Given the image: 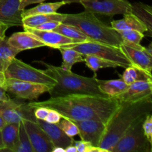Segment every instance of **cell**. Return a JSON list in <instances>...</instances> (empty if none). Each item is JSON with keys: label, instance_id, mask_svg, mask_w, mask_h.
<instances>
[{"label": "cell", "instance_id": "obj_1", "mask_svg": "<svg viewBox=\"0 0 152 152\" xmlns=\"http://www.w3.org/2000/svg\"><path fill=\"white\" fill-rule=\"evenodd\" d=\"M28 104L34 108L44 106L54 109L62 117L71 120H95L107 124L120 105V101L99 95L71 94Z\"/></svg>", "mask_w": 152, "mask_h": 152}, {"label": "cell", "instance_id": "obj_2", "mask_svg": "<svg viewBox=\"0 0 152 152\" xmlns=\"http://www.w3.org/2000/svg\"><path fill=\"white\" fill-rule=\"evenodd\" d=\"M151 111L152 97L137 102H120L119 107L107 123L99 147L110 152L137 119L151 114Z\"/></svg>", "mask_w": 152, "mask_h": 152}, {"label": "cell", "instance_id": "obj_3", "mask_svg": "<svg viewBox=\"0 0 152 152\" xmlns=\"http://www.w3.org/2000/svg\"><path fill=\"white\" fill-rule=\"evenodd\" d=\"M46 67L45 72L56 80L48 93L50 97H59L71 94H92L107 96L100 91L96 74L93 77L78 75L71 71H65L61 67L42 62Z\"/></svg>", "mask_w": 152, "mask_h": 152}, {"label": "cell", "instance_id": "obj_4", "mask_svg": "<svg viewBox=\"0 0 152 152\" xmlns=\"http://www.w3.org/2000/svg\"><path fill=\"white\" fill-rule=\"evenodd\" d=\"M62 22L77 27L91 41L120 47L123 39L119 33L99 20L94 13L85 10L79 13H65Z\"/></svg>", "mask_w": 152, "mask_h": 152}, {"label": "cell", "instance_id": "obj_5", "mask_svg": "<svg viewBox=\"0 0 152 152\" xmlns=\"http://www.w3.org/2000/svg\"><path fill=\"white\" fill-rule=\"evenodd\" d=\"M62 48H72L83 55H92L118 64L122 68H127L132 65L120 47L105 44L95 41H87L84 42L67 45Z\"/></svg>", "mask_w": 152, "mask_h": 152}, {"label": "cell", "instance_id": "obj_6", "mask_svg": "<svg viewBox=\"0 0 152 152\" xmlns=\"http://www.w3.org/2000/svg\"><path fill=\"white\" fill-rule=\"evenodd\" d=\"M146 116L137 119L110 152H151L152 144L145 136L142 129Z\"/></svg>", "mask_w": 152, "mask_h": 152}, {"label": "cell", "instance_id": "obj_7", "mask_svg": "<svg viewBox=\"0 0 152 152\" xmlns=\"http://www.w3.org/2000/svg\"><path fill=\"white\" fill-rule=\"evenodd\" d=\"M4 74L6 79H13L49 86H53L56 83V80L44 71L37 69L16 57L13 58Z\"/></svg>", "mask_w": 152, "mask_h": 152}, {"label": "cell", "instance_id": "obj_8", "mask_svg": "<svg viewBox=\"0 0 152 152\" xmlns=\"http://www.w3.org/2000/svg\"><path fill=\"white\" fill-rule=\"evenodd\" d=\"M80 4L86 11L110 17L132 11V3L128 0H80Z\"/></svg>", "mask_w": 152, "mask_h": 152}, {"label": "cell", "instance_id": "obj_9", "mask_svg": "<svg viewBox=\"0 0 152 152\" xmlns=\"http://www.w3.org/2000/svg\"><path fill=\"white\" fill-rule=\"evenodd\" d=\"M0 116L6 123H19L23 120L37 121L34 108L19 99L0 102Z\"/></svg>", "mask_w": 152, "mask_h": 152}, {"label": "cell", "instance_id": "obj_10", "mask_svg": "<svg viewBox=\"0 0 152 152\" xmlns=\"http://www.w3.org/2000/svg\"><path fill=\"white\" fill-rule=\"evenodd\" d=\"M52 86L43 84L21 81L13 79H6L5 89L7 93L14 96L16 99L33 101L39 96L48 92Z\"/></svg>", "mask_w": 152, "mask_h": 152}, {"label": "cell", "instance_id": "obj_11", "mask_svg": "<svg viewBox=\"0 0 152 152\" xmlns=\"http://www.w3.org/2000/svg\"><path fill=\"white\" fill-rule=\"evenodd\" d=\"M34 152H52L53 145L37 121L22 120Z\"/></svg>", "mask_w": 152, "mask_h": 152}, {"label": "cell", "instance_id": "obj_12", "mask_svg": "<svg viewBox=\"0 0 152 152\" xmlns=\"http://www.w3.org/2000/svg\"><path fill=\"white\" fill-rule=\"evenodd\" d=\"M73 121L78 128V135L82 140L90 142L94 146H99L103 137L106 124L95 120Z\"/></svg>", "mask_w": 152, "mask_h": 152}, {"label": "cell", "instance_id": "obj_13", "mask_svg": "<svg viewBox=\"0 0 152 152\" xmlns=\"http://www.w3.org/2000/svg\"><path fill=\"white\" fill-rule=\"evenodd\" d=\"M19 0H0V22L8 28L22 26V13Z\"/></svg>", "mask_w": 152, "mask_h": 152}, {"label": "cell", "instance_id": "obj_14", "mask_svg": "<svg viewBox=\"0 0 152 152\" xmlns=\"http://www.w3.org/2000/svg\"><path fill=\"white\" fill-rule=\"evenodd\" d=\"M152 97V81H138L129 85L125 91L116 96L120 102H137Z\"/></svg>", "mask_w": 152, "mask_h": 152}, {"label": "cell", "instance_id": "obj_15", "mask_svg": "<svg viewBox=\"0 0 152 152\" xmlns=\"http://www.w3.org/2000/svg\"><path fill=\"white\" fill-rule=\"evenodd\" d=\"M23 28L25 31L34 35L48 47L58 49L64 45L77 43L74 40L53 31H41V30L36 29L34 28H28V27H23Z\"/></svg>", "mask_w": 152, "mask_h": 152}, {"label": "cell", "instance_id": "obj_16", "mask_svg": "<svg viewBox=\"0 0 152 152\" xmlns=\"http://www.w3.org/2000/svg\"><path fill=\"white\" fill-rule=\"evenodd\" d=\"M120 48L126 57L129 59L132 65L139 67L151 74L152 54L148 51L146 48L137 49L124 44L120 45Z\"/></svg>", "mask_w": 152, "mask_h": 152}, {"label": "cell", "instance_id": "obj_17", "mask_svg": "<svg viewBox=\"0 0 152 152\" xmlns=\"http://www.w3.org/2000/svg\"><path fill=\"white\" fill-rule=\"evenodd\" d=\"M37 123L47 134L53 147H62L65 148L74 144V140L73 137H71L65 134L58 124H51L41 120H37Z\"/></svg>", "mask_w": 152, "mask_h": 152}, {"label": "cell", "instance_id": "obj_18", "mask_svg": "<svg viewBox=\"0 0 152 152\" xmlns=\"http://www.w3.org/2000/svg\"><path fill=\"white\" fill-rule=\"evenodd\" d=\"M7 41L10 45L19 50L20 52L45 46L42 42L27 31L14 33L9 38H7Z\"/></svg>", "mask_w": 152, "mask_h": 152}, {"label": "cell", "instance_id": "obj_19", "mask_svg": "<svg viewBox=\"0 0 152 152\" xmlns=\"http://www.w3.org/2000/svg\"><path fill=\"white\" fill-rule=\"evenodd\" d=\"M111 27L117 31L123 30H134L142 34L148 33L146 26L132 13L125 14L123 19L112 21L111 22ZM146 35L148 36V34Z\"/></svg>", "mask_w": 152, "mask_h": 152}, {"label": "cell", "instance_id": "obj_20", "mask_svg": "<svg viewBox=\"0 0 152 152\" xmlns=\"http://www.w3.org/2000/svg\"><path fill=\"white\" fill-rule=\"evenodd\" d=\"M129 85L122 79L120 80H98V86L103 94L111 98H115L126 90Z\"/></svg>", "mask_w": 152, "mask_h": 152}, {"label": "cell", "instance_id": "obj_21", "mask_svg": "<svg viewBox=\"0 0 152 152\" xmlns=\"http://www.w3.org/2000/svg\"><path fill=\"white\" fill-rule=\"evenodd\" d=\"M19 123H6L1 129V138L4 147L11 152H15L18 142Z\"/></svg>", "mask_w": 152, "mask_h": 152}, {"label": "cell", "instance_id": "obj_22", "mask_svg": "<svg viewBox=\"0 0 152 152\" xmlns=\"http://www.w3.org/2000/svg\"><path fill=\"white\" fill-rule=\"evenodd\" d=\"M131 13L137 17L148 29V36L151 37L152 33V8L150 5L142 2L132 3Z\"/></svg>", "mask_w": 152, "mask_h": 152}, {"label": "cell", "instance_id": "obj_23", "mask_svg": "<svg viewBox=\"0 0 152 152\" xmlns=\"http://www.w3.org/2000/svg\"><path fill=\"white\" fill-rule=\"evenodd\" d=\"M19 50L9 44L6 36L0 39V72L4 73Z\"/></svg>", "mask_w": 152, "mask_h": 152}, {"label": "cell", "instance_id": "obj_24", "mask_svg": "<svg viewBox=\"0 0 152 152\" xmlns=\"http://www.w3.org/2000/svg\"><path fill=\"white\" fill-rule=\"evenodd\" d=\"M125 71L121 75V79L127 85L138 81H152V75L145 70L131 65L125 68Z\"/></svg>", "mask_w": 152, "mask_h": 152}, {"label": "cell", "instance_id": "obj_25", "mask_svg": "<svg viewBox=\"0 0 152 152\" xmlns=\"http://www.w3.org/2000/svg\"><path fill=\"white\" fill-rule=\"evenodd\" d=\"M65 18V13L56 12L48 14H34L22 18V27L35 28L43 22L48 21H58L62 22Z\"/></svg>", "mask_w": 152, "mask_h": 152}, {"label": "cell", "instance_id": "obj_26", "mask_svg": "<svg viewBox=\"0 0 152 152\" xmlns=\"http://www.w3.org/2000/svg\"><path fill=\"white\" fill-rule=\"evenodd\" d=\"M58 49L62 57V63L60 67L65 71H71L76 63L84 62V55L72 48H59Z\"/></svg>", "mask_w": 152, "mask_h": 152}, {"label": "cell", "instance_id": "obj_27", "mask_svg": "<svg viewBox=\"0 0 152 152\" xmlns=\"http://www.w3.org/2000/svg\"><path fill=\"white\" fill-rule=\"evenodd\" d=\"M53 31L59 33V34L74 40L77 43L90 41V39L80 30H79L77 27L74 26L72 25H70V24L61 22L53 30Z\"/></svg>", "mask_w": 152, "mask_h": 152}, {"label": "cell", "instance_id": "obj_28", "mask_svg": "<svg viewBox=\"0 0 152 152\" xmlns=\"http://www.w3.org/2000/svg\"><path fill=\"white\" fill-rule=\"evenodd\" d=\"M65 4H66V3L62 0L57 2L39 3V4L36 7L28 9V10H24L22 13V18L34 14H48V13H56L57 12L58 9Z\"/></svg>", "mask_w": 152, "mask_h": 152}, {"label": "cell", "instance_id": "obj_29", "mask_svg": "<svg viewBox=\"0 0 152 152\" xmlns=\"http://www.w3.org/2000/svg\"><path fill=\"white\" fill-rule=\"evenodd\" d=\"M117 32L123 39L122 44L137 49H142L144 48L140 45L141 41L144 37V34L142 33L134 30H123L118 31Z\"/></svg>", "mask_w": 152, "mask_h": 152}, {"label": "cell", "instance_id": "obj_30", "mask_svg": "<svg viewBox=\"0 0 152 152\" xmlns=\"http://www.w3.org/2000/svg\"><path fill=\"white\" fill-rule=\"evenodd\" d=\"M84 62H86V66L90 68L95 74L101 68H114L120 67L118 64L115 63V62L98 57V56H92V55H84Z\"/></svg>", "mask_w": 152, "mask_h": 152}, {"label": "cell", "instance_id": "obj_31", "mask_svg": "<svg viewBox=\"0 0 152 152\" xmlns=\"http://www.w3.org/2000/svg\"><path fill=\"white\" fill-rule=\"evenodd\" d=\"M15 152H34L22 121L19 123L18 142Z\"/></svg>", "mask_w": 152, "mask_h": 152}, {"label": "cell", "instance_id": "obj_32", "mask_svg": "<svg viewBox=\"0 0 152 152\" xmlns=\"http://www.w3.org/2000/svg\"><path fill=\"white\" fill-rule=\"evenodd\" d=\"M57 124L68 136L71 137H74L78 135V128H77V125L74 123L73 120H70L67 117H62L60 121Z\"/></svg>", "mask_w": 152, "mask_h": 152}, {"label": "cell", "instance_id": "obj_33", "mask_svg": "<svg viewBox=\"0 0 152 152\" xmlns=\"http://www.w3.org/2000/svg\"><path fill=\"white\" fill-rule=\"evenodd\" d=\"M74 145L77 148V152H107L99 146H94L90 142L83 140L75 141Z\"/></svg>", "mask_w": 152, "mask_h": 152}, {"label": "cell", "instance_id": "obj_34", "mask_svg": "<svg viewBox=\"0 0 152 152\" xmlns=\"http://www.w3.org/2000/svg\"><path fill=\"white\" fill-rule=\"evenodd\" d=\"M142 129L145 136L148 140L152 144V115L151 114H148L144 119L142 123Z\"/></svg>", "mask_w": 152, "mask_h": 152}, {"label": "cell", "instance_id": "obj_35", "mask_svg": "<svg viewBox=\"0 0 152 152\" xmlns=\"http://www.w3.org/2000/svg\"><path fill=\"white\" fill-rule=\"evenodd\" d=\"M61 118H62V115L58 111L52 108H49L48 113L45 121L48 123H51V124H57L60 121Z\"/></svg>", "mask_w": 152, "mask_h": 152}, {"label": "cell", "instance_id": "obj_36", "mask_svg": "<svg viewBox=\"0 0 152 152\" xmlns=\"http://www.w3.org/2000/svg\"><path fill=\"white\" fill-rule=\"evenodd\" d=\"M5 80L4 73L0 72V102H4L10 99L6 91Z\"/></svg>", "mask_w": 152, "mask_h": 152}, {"label": "cell", "instance_id": "obj_37", "mask_svg": "<svg viewBox=\"0 0 152 152\" xmlns=\"http://www.w3.org/2000/svg\"><path fill=\"white\" fill-rule=\"evenodd\" d=\"M60 23L61 22L58 21H48V22H43L34 28L41 31H53Z\"/></svg>", "mask_w": 152, "mask_h": 152}, {"label": "cell", "instance_id": "obj_38", "mask_svg": "<svg viewBox=\"0 0 152 152\" xmlns=\"http://www.w3.org/2000/svg\"><path fill=\"white\" fill-rule=\"evenodd\" d=\"M49 108L44 106H39L34 108V116L37 120H45L48 113Z\"/></svg>", "mask_w": 152, "mask_h": 152}, {"label": "cell", "instance_id": "obj_39", "mask_svg": "<svg viewBox=\"0 0 152 152\" xmlns=\"http://www.w3.org/2000/svg\"><path fill=\"white\" fill-rule=\"evenodd\" d=\"M19 1H20V8L22 10H25V7L30 4L42 3L46 0H19Z\"/></svg>", "mask_w": 152, "mask_h": 152}, {"label": "cell", "instance_id": "obj_40", "mask_svg": "<svg viewBox=\"0 0 152 152\" xmlns=\"http://www.w3.org/2000/svg\"><path fill=\"white\" fill-rule=\"evenodd\" d=\"M8 28V26L0 22V39L5 37V32Z\"/></svg>", "mask_w": 152, "mask_h": 152}, {"label": "cell", "instance_id": "obj_41", "mask_svg": "<svg viewBox=\"0 0 152 152\" xmlns=\"http://www.w3.org/2000/svg\"><path fill=\"white\" fill-rule=\"evenodd\" d=\"M65 152H77V148H76L75 145L74 144H72V145L66 147L65 148Z\"/></svg>", "mask_w": 152, "mask_h": 152}, {"label": "cell", "instance_id": "obj_42", "mask_svg": "<svg viewBox=\"0 0 152 152\" xmlns=\"http://www.w3.org/2000/svg\"><path fill=\"white\" fill-rule=\"evenodd\" d=\"M1 151H7V149L4 147V143H3L2 138H1V131H0V152Z\"/></svg>", "mask_w": 152, "mask_h": 152}, {"label": "cell", "instance_id": "obj_43", "mask_svg": "<svg viewBox=\"0 0 152 152\" xmlns=\"http://www.w3.org/2000/svg\"><path fill=\"white\" fill-rule=\"evenodd\" d=\"M52 152H65V148L62 147H53Z\"/></svg>", "mask_w": 152, "mask_h": 152}, {"label": "cell", "instance_id": "obj_44", "mask_svg": "<svg viewBox=\"0 0 152 152\" xmlns=\"http://www.w3.org/2000/svg\"><path fill=\"white\" fill-rule=\"evenodd\" d=\"M65 1L66 4H71V3H80V0H62Z\"/></svg>", "mask_w": 152, "mask_h": 152}, {"label": "cell", "instance_id": "obj_45", "mask_svg": "<svg viewBox=\"0 0 152 152\" xmlns=\"http://www.w3.org/2000/svg\"><path fill=\"white\" fill-rule=\"evenodd\" d=\"M5 124H6V122L4 121V119H3L2 117L0 116V130H1L3 127H4V126Z\"/></svg>", "mask_w": 152, "mask_h": 152}]
</instances>
